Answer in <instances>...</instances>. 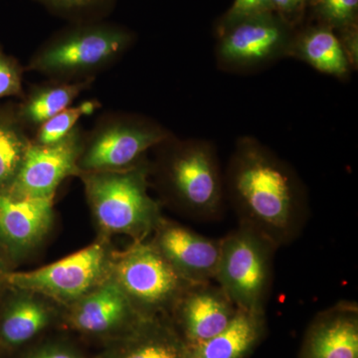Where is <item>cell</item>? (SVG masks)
<instances>
[{
  "instance_id": "1",
  "label": "cell",
  "mask_w": 358,
  "mask_h": 358,
  "mask_svg": "<svg viewBox=\"0 0 358 358\" xmlns=\"http://www.w3.org/2000/svg\"><path fill=\"white\" fill-rule=\"evenodd\" d=\"M224 185L238 225L267 238L278 249L305 230L310 217L307 188L286 160L254 136L238 138Z\"/></svg>"
},
{
  "instance_id": "2",
  "label": "cell",
  "mask_w": 358,
  "mask_h": 358,
  "mask_svg": "<svg viewBox=\"0 0 358 358\" xmlns=\"http://www.w3.org/2000/svg\"><path fill=\"white\" fill-rule=\"evenodd\" d=\"M157 164L160 187L167 199L188 217L212 221L222 215L225 185L217 150L203 138L162 143Z\"/></svg>"
},
{
  "instance_id": "3",
  "label": "cell",
  "mask_w": 358,
  "mask_h": 358,
  "mask_svg": "<svg viewBox=\"0 0 358 358\" xmlns=\"http://www.w3.org/2000/svg\"><path fill=\"white\" fill-rule=\"evenodd\" d=\"M150 167L141 162L122 171L80 173L87 199L101 229L145 241L160 219L159 205L148 192Z\"/></svg>"
},
{
  "instance_id": "4",
  "label": "cell",
  "mask_w": 358,
  "mask_h": 358,
  "mask_svg": "<svg viewBox=\"0 0 358 358\" xmlns=\"http://www.w3.org/2000/svg\"><path fill=\"white\" fill-rule=\"evenodd\" d=\"M278 248L267 238L238 225L221 238V253L214 282L239 310L266 312L274 278Z\"/></svg>"
},
{
  "instance_id": "5",
  "label": "cell",
  "mask_w": 358,
  "mask_h": 358,
  "mask_svg": "<svg viewBox=\"0 0 358 358\" xmlns=\"http://www.w3.org/2000/svg\"><path fill=\"white\" fill-rule=\"evenodd\" d=\"M110 278L117 282L141 317H169L186 289L192 286L174 270L150 241L134 242L114 253Z\"/></svg>"
},
{
  "instance_id": "6",
  "label": "cell",
  "mask_w": 358,
  "mask_h": 358,
  "mask_svg": "<svg viewBox=\"0 0 358 358\" xmlns=\"http://www.w3.org/2000/svg\"><path fill=\"white\" fill-rule=\"evenodd\" d=\"M113 255L106 242H96L44 267L10 271L6 275V285L71 305L109 279Z\"/></svg>"
},
{
  "instance_id": "7",
  "label": "cell",
  "mask_w": 358,
  "mask_h": 358,
  "mask_svg": "<svg viewBox=\"0 0 358 358\" xmlns=\"http://www.w3.org/2000/svg\"><path fill=\"white\" fill-rule=\"evenodd\" d=\"M131 41V33L119 26H82L45 45L30 61L29 69L53 76L84 74L112 62Z\"/></svg>"
},
{
  "instance_id": "8",
  "label": "cell",
  "mask_w": 358,
  "mask_h": 358,
  "mask_svg": "<svg viewBox=\"0 0 358 358\" xmlns=\"http://www.w3.org/2000/svg\"><path fill=\"white\" fill-rule=\"evenodd\" d=\"M294 34V27L274 13L238 21L218 30V67L226 72H252L289 57Z\"/></svg>"
},
{
  "instance_id": "9",
  "label": "cell",
  "mask_w": 358,
  "mask_h": 358,
  "mask_svg": "<svg viewBox=\"0 0 358 358\" xmlns=\"http://www.w3.org/2000/svg\"><path fill=\"white\" fill-rule=\"evenodd\" d=\"M171 134L157 122L140 117L115 120L96 129L78 160L80 173L122 171L143 162L148 150Z\"/></svg>"
},
{
  "instance_id": "10",
  "label": "cell",
  "mask_w": 358,
  "mask_h": 358,
  "mask_svg": "<svg viewBox=\"0 0 358 358\" xmlns=\"http://www.w3.org/2000/svg\"><path fill=\"white\" fill-rule=\"evenodd\" d=\"M83 148V138L78 129L53 145L31 143L6 194L17 199H53L66 178L79 174L78 160Z\"/></svg>"
},
{
  "instance_id": "11",
  "label": "cell",
  "mask_w": 358,
  "mask_h": 358,
  "mask_svg": "<svg viewBox=\"0 0 358 358\" xmlns=\"http://www.w3.org/2000/svg\"><path fill=\"white\" fill-rule=\"evenodd\" d=\"M236 306L215 282L192 284L176 303L169 319L188 348H197L226 329Z\"/></svg>"
},
{
  "instance_id": "12",
  "label": "cell",
  "mask_w": 358,
  "mask_h": 358,
  "mask_svg": "<svg viewBox=\"0 0 358 358\" xmlns=\"http://www.w3.org/2000/svg\"><path fill=\"white\" fill-rule=\"evenodd\" d=\"M150 240L181 277L192 284L214 282L221 238H210L162 217Z\"/></svg>"
},
{
  "instance_id": "13",
  "label": "cell",
  "mask_w": 358,
  "mask_h": 358,
  "mask_svg": "<svg viewBox=\"0 0 358 358\" xmlns=\"http://www.w3.org/2000/svg\"><path fill=\"white\" fill-rule=\"evenodd\" d=\"M52 220L53 199H17L0 194V250L13 268L41 242Z\"/></svg>"
},
{
  "instance_id": "14",
  "label": "cell",
  "mask_w": 358,
  "mask_h": 358,
  "mask_svg": "<svg viewBox=\"0 0 358 358\" xmlns=\"http://www.w3.org/2000/svg\"><path fill=\"white\" fill-rule=\"evenodd\" d=\"M69 307L68 320L71 326L85 334H126L145 319L134 310L126 294L110 278Z\"/></svg>"
},
{
  "instance_id": "15",
  "label": "cell",
  "mask_w": 358,
  "mask_h": 358,
  "mask_svg": "<svg viewBox=\"0 0 358 358\" xmlns=\"http://www.w3.org/2000/svg\"><path fill=\"white\" fill-rule=\"evenodd\" d=\"M299 358H358V306L339 301L313 317Z\"/></svg>"
},
{
  "instance_id": "16",
  "label": "cell",
  "mask_w": 358,
  "mask_h": 358,
  "mask_svg": "<svg viewBox=\"0 0 358 358\" xmlns=\"http://www.w3.org/2000/svg\"><path fill=\"white\" fill-rule=\"evenodd\" d=\"M51 308L42 296L6 287L0 293V353H10L43 331Z\"/></svg>"
},
{
  "instance_id": "17",
  "label": "cell",
  "mask_w": 358,
  "mask_h": 358,
  "mask_svg": "<svg viewBox=\"0 0 358 358\" xmlns=\"http://www.w3.org/2000/svg\"><path fill=\"white\" fill-rule=\"evenodd\" d=\"M115 358H189V348L169 317H148L124 334Z\"/></svg>"
},
{
  "instance_id": "18",
  "label": "cell",
  "mask_w": 358,
  "mask_h": 358,
  "mask_svg": "<svg viewBox=\"0 0 358 358\" xmlns=\"http://www.w3.org/2000/svg\"><path fill=\"white\" fill-rule=\"evenodd\" d=\"M267 334L266 312L239 310L229 326L197 348L189 358H248Z\"/></svg>"
},
{
  "instance_id": "19",
  "label": "cell",
  "mask_w": 358,
  "mask_h": 358,
  "mask_svg": "<svg viewBox=\"0 0 358 358\" xmlns=\"http://www.w3.org/2000/svg\"><path fill=\"white\" fill-rule=\"evenodd\" d=\"M289 57L299 59L317 72L339 80L348 79L353 71L338 33L324 24L296 31Z\"/></svg>"
},
{
  "instance_id": "20",
  "label": "cell",
  "mask_w": 358,
  "mask_h": 358,
  "mask_svg": "<svg viewBox=\"0 0 358 358\" xmlns=\"http://www.w3.org/2000/svg\"><path fill=\"white\" fill-rule=\"evenodd\" d=\"M31 143L16 109L0 107V194L10 190Z\"/></svg>"
},
{
  "instance_id": "21",
  "label": "cell",
  "mask_w": 358,
  "mask_h": 358,
  "mask_svg": "<svg viewBox=\"0 0 358 358\" xmlns=\"http://www.w3.org/2000/svg\"><path fill=\"white\" fill-rule=\"evenodd\" d=\"M88 82L48 85L35 89L16 109L23 126L40 127L70 107Z\"/></svg>"
},
{
  "instance_id": "22",
  "label": "cell",
  "mask_w": 358,
  "mask_h": 358,
  "mask_svg": "<svg viewBox=\"0 0 358 358\" xmlns=\"http://www.w3.org/2000/svg\"><path fill=\"white\" fill-rule=\"evenodd\" d=\"M320 24L334 31H343L357 26L358 0H310Z\"/></svg>"
},
{
  "instance_id": "23",
  "label": "cell",
  "mask_w": 358,
  "mask_h": 358,
  "mask_svg": "<svg viewBox=\"0 0 358 358\" xmlns=\"http://www.w3.org/2000/svg\"><path fill=\"white\" fill-rule=\"evenodd\" d=\"M81 115L83 113L80 105L62 110L39 127L35 143L53 145L64 140L76 129L77 122Z\"/></svg>"
},
{
  "instance_id": "24",
  "label": "cell",
  "mask_w": 358,
  "mask_h": 358,
  "mask_svg": "<svg viewBox=\"0 0 358 358\" xmlns=\"http://www.w3.org/2000/svg\"><path fill=\"white\" fill-rule=\"evenodd\" d=\"M22 73L20 63L0 48V99L22 95Z\"/></svg>"
},
{
  "instance_id": "25",
  "label": "cell",
  "mask_w": 358,
  "mask_h": 358,
  "mask_svg": "<svg viewBox=\"0 0 358 358\" xmlns=\"http://www.w3.org/2000/svg\"><path fill=\"white\" fill-rule=\"evenodd\" d=\"M268 13H273L271 0H234L219 23L218 30L224 29L238 21Z\"/></svg>"
},
{
  "instance_id": "26",
  "label": "cell",
  "mask_w": 358,
  "mask_h": 358,
  "mask_svg": "<svg viewBox=\"0 0 358 358\" xmlns=\"http://www.w3.org/2000/svg\"><path fill=\"white\" fill-rule=\"evenodd\" d=\"M310 0H271L273 13L293 26L299 22Z\"/></svg>"
},
{
  "instance_id": "27",
  "label": "cell",
  "mask_w": 358,
  "mask_h": 358,
  "mask_svg": "<svg viewBox=\"0 0 358 358\" xmlns=\"http://www.w3.org/2000/svg\"><path fill=\"white\" fill-rule=\"evenodd\" d=\"M336 33H338V38L341 40L343 49H345L348 61L352 65V70L357 69L358 34L357 26H353V27Z\"/></svg>"
},
{
  "instance_id": "28",
  "label": "cell",
  "mask_w": 358,
  "mask_h": 358,
  "mask_svg": "<svg viewBox=\"0 0 358 358\" xmlns=\"http://www.w3.org/2000/svg\"><path fill=\"white\" fill-rule=\"evenodd\" d=\"M41 1L58 10L77 11L94 6L98 0H41Z\"/></svg>"
},
{
  "instance_id": "29",
  "label": "cell",
  "mask_w": 358,
  "mask_h": 358,
  "mask_svg": "<svg viewBox=\"0 0 358 358\" xmlns=\"http://www.w3.org/2000/svg\"><path fill=\"white\" fill-rule=\"evenodd\" d=\"M24 358H78L67 350L60 348H47V350H39V352L31 353Z\"/></svg>"
},
{
  "instance_id": "30",
  "label": "cell",
  "mask_w": 358,
  "mask_h": 358,
  "mask_svg": "<svg viewBox=\"0 0 358 358\" xmlns=\"http://www.w3.org/2000/svg\"><path fill=\"white\" fill-rule=\"evenodd\" d=\"M13 270V266H11V264L9 263L6 257L4 256V254L2 253L1 250H0V293L6 288V275L7 273Z\"/></svg>"
},
{
  "instance_id": "31",
  "label": "cell",
  "mask_w": 358,
  "mask_h": 358,
  "mask_svg": "<svg viewBox=\"0 0 358 358\" xmlns=\"http://www.w3.org/2000/svg\"><path fill=\"white\" fill-rule=\"evenodd\" d=\"M98 106L99 103L96 102V101H85V102L80 103V107H81L83 115L94 114Z\"/></svg>"
}]
</instances>
